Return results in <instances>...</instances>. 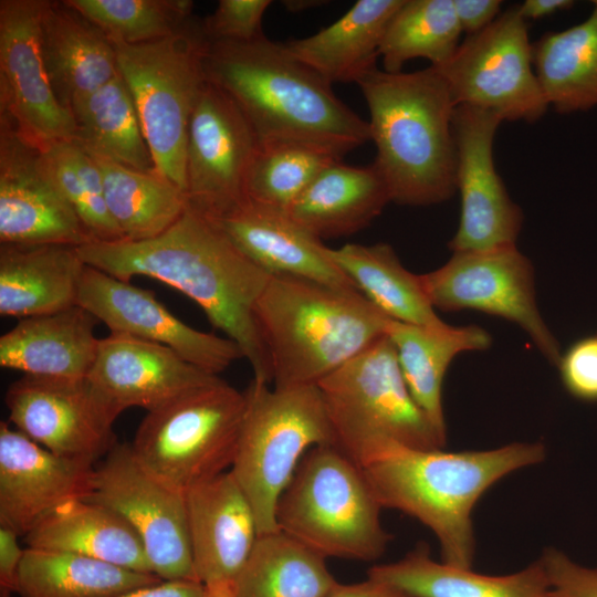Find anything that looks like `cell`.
Returning <instances> with one entry per match:
<instances>
[{
  "instance_id": "cell-5",
  "label": "cell",
  "mask_w": 597,
  "mask_h": 597,
  "mask_svg": "<svg viewBox=\"0 0 597 597\" xmlns=\"http://www.w3.org/2000/svg\"><path fill=\"white\" fill-rule=\"evenodd\" d=\"M254 317L276 388L317 385L386 336L390 320L359 291L271 276Z\"/></svg>"
},
{
  "instance_id": "cell-13",
  "label": "cell",
  "mask_w": 597,
  "mask_h": 597,
  "mask_svg": "<svg viewBox=\"0 0 597 597\" xmlns=\"http://www.w3.org/2000/svg\"><path fill=\"white\" fill-rule=\"evenodd\" d=\"M434 308L474 310L519 325L553 365L561 348L535 298L534 269L516 245L486 251L452 252L439 269L420 275Z\"/></svg>"
},
{
  "instance_id": "cell-4",
  "label": "cell",
  "mask_w": 597,
  "mask_h": 597,
  "mask_svg": "<svg viewBox=\"0 0 597 597\" xmlns=\"http://www.w3.org/2000/svg\"><path fill=\"white\" fill-rule=\"evenodd\" d=\"M357 85L370 115L373 164L391 201L430 206L451 199L457 192V106L440 74L432 66L409 73L376 67Z\"/></svg>"
},
{
  "instance_id": "cell-42",
  "label": "cell",
  "mask_w": 597,
  "mask_h": 597,
  "mask_svg": "<svg viewBox=\"0 0 597 597\" xmlns=\"http://www.w3.org/2000/svg\"><path fill=\"white\" fill-rule=\"evenodd\" d=\"M270 4V0H220L202 20L208 40L249 42L263 36L262 19Z\"/></svg>"
},
{
  "instance_id": "cell-44",
  "label": "cell",
  "mask_w": 597,
  "mask_h": 597,
  "mask_svg": "<svg viewBox=\"0 0 597 597\" xmlns=\"http://www.w3.org/2000/svg\"><path fill=\"white\" fill-rule=\"evenodd\" d=\"M549 589L561 597H597V567H586L559 549L547 547L540 557Z\"/></svg>"
},
{
  "instance_id": "cell-37",
  "label": "cell",
  "mask_w": 597,
  "mask_h": 597,
  "mask_svg": "<svg viewBox=\"0 0 597 597\" xmlns=\"http://www.w3.org/2000/svg\"><path fill=\"white\" fill-rule=\"evenodd\" d=\"M337 583L326 558L279 530L259 535L233 597H326Z\"/></svg>"
},
{
  "instance_id": "cell-10",
  "label": "cell",
  "mask_w": 597,
  "mask_h": 597,
  "mask_svg": "<svg viewBox=\"0 0 597 597\" xmlns=\"http://www.w3.org/2000/svg\"><path fill=\"white\" fill-rule=\"evenodd\" d=\"M247 396L222 379L147 411L132 450L160 481L186 493L233 464Z\"/></svg>"
},
{
  "instance_id": "cell-40",
  "label": "cell",
  "mask_w": 597,
  "mask_h": 597,
  "mask_svg": "<svg viewBox=\"0 0 597 597\" xmlns=\"http://www.w3.org/2000/svg\"><path fill=\"white\" fill-rule=\"evenodd\" d=\"M39 160L77 214L91 242L125 240L108 212L100 168L80 144L75 140L55 143L39 153Z\"/></svg>"
},
{
  "instance_id": "cell-9",
  "label": "cell",
  "mask_w": 597,
  "mask_h": 597,
  "mask_svg": "<svg viewBox=\"0 0 597 597\" xmlns=\"http://www.w3.org/2000/svg\"><path fill=\"white\" fill-rule=\"evenodd\" d=\"M244 392L247 410L229 471L261 535L279 531L276 505L304 454L334 439L317 385L276 388L252 379Z\"/></svg>"
},
{
  "instance_id": "cell-24",
  "label": "cell",
  "mask_w": 597,
  "mask_h": 597,
  "mask_svg": "<svg viewBox=\"0 0 597 597\" xmlns=\"http://www.w3.org/2000/svg\"><path fill=\"white\" fill-rule=\"evenodd\" d=\"M40 29L51 86L70 112L118 75L117 55L108 35L66 0H44Z\"/></svg>"
},
{
  "instance_id": "cell-17",
  "label": "cell",
  "mask_w": 597,
  "mask_h": 597,
  "mask_svg": "<svg viewBox=\"0 0 597 597\" xmlns=\"http://www.w3.org/2000/svg\"><path fill=\"white\" fill-rule=\"evenodd\" d=\"M4 400L14 428L61 458L94 467L116 443V418L86 378L23 375Z\"/></svg>"
},
{
  "instance_id": "cell-35",
  "label": "cell",
  "mask_w": 597,
  "mask_h": 597,
  "mask_svg": "<svg viewBox=\"0 0 597 597\" xmlns=\"http://www.w3.org/2000/svg\"><path fill=\"white\" fill-rule=\"evenodd\" d=\"M88 154L100 168L106 206L124 241H143L161 234L188 208L186 193L156 171L136 170Z\"/></svg>"
},
{
  "instance_id": "cell-51",
  "label": "cell",
  "mask_w": 597,
  "mask_h": 597,
  "mask_svg": "<svg viewBox=\"0 0 597 597\" xmlns=\"http://www.w3.org/2000/svg\"><path fill=\"white\" fill-rule=\"evenodd\" d=\"M12 593L7 589H0V597H11Z\"/></svg>"
},
{
  "instance_id": "cell-23",
  "label": "cell",
  "mask_w": 597,
  "mask_h": 597,
  "mask_svg": "<svg viewBox=\"0 0 597 597\" xmlns=\"http://www.w3.org/2000/svg\"><path fill=\"white\" fill-rule=\"evenodd\" d=\"M212 221L244 255L270 274L292 275L341 290L358 291L325 255L322 241L287 212L247 200Z\"/></svg>"
},
{
  "instance_id": "cell-47",
  "label": "cell",
  "mask_w": 597,
  "mask_h": 597,
  "mask_svg": "<svg viewBox=\"0 0 597 597\" xmlns=\"http://www.w3.org/2000/svg\"><path fill=\"white\" fill-rule=\"evenodd\" d=\"M118 597H207L203 586L192 580H161Z\"/></svg>"
},
{
  "instance_id": "cell-7",
  "label": "cell",
  "mask_w": 597,
  "mask_h": 597,
  "mask_svg": "<svg viewBox=\"0 0 597 597\" xmlns=\"http://www.w3.org/2000/svg\"><path fill=\"white\" fill-rule=\"evenodd\" d=\"M363 468L332 443L312 447L279 499L277 528L323 556L373 562L391 535Z\"/></svg>"
},
{
  "instance_id": "cell-12",
  "label": "cell",
  "mask_w": 597,
  "mask_h": 597,
  "mask_svg": "<svg viewBox=\"0 0 597 597\" xmlns=\"http://www.w3.org/2000/svg\"><path fill=\"white\" fill-rule=\"evenodd\" d=\"M119 515L139 537L151 570L163 580L198 582L191 557L186 493L167 485L118 443L95 468L87 498Z\"/></svg>"
},
{
  "instance_id": "cell-2",
  "label": "cell",
  "mask_w": 597,
  "mask_h": 597,
  "mask_svg": "<svg viewBox=\"0 0 597 597\" xmlns=\"http://www.w3.org/2000/svg\"><path fill=\"white\" fill-rule=\"evenodd\" d=\"M207 81L239 106L260 144L294 140L341 157L371 140L370 127L332 85L265 35L249 42H210Z\"/></svg>"
},
{
  "instance_id": "cell-31",
  "label": "cell",
  "mask_w": 597,
  "mask_h": 597,
  "mask_svg": "<svg viewBox=\"0 0 597 597\" xmlns=\"http://www.w3.org/2000/svg\"><path fill=\"white\" fill-rule=\"evenodd\" d=\"M24 542L27 547L76 553L153 573L134 530L115 512L88 499L71 500L54 509L24 536Z\"/></svg>"
},
{
  "instance_id": "cell-32",
  "label": "cell",
  "mask_w": 597,
  "mask_h": 597,
  "mask_svg": "<svg viewBox=\"0 0 597 597\" xmlns=\"http://www.w3.org/2000/svg\"><path fill=\"white\" fill-rule=\"evenodd\" d=\"M324 253L389 318L429 327L447 325L426 295L420 275L404 268L388 243L324 245Z\"/></svg>"
},
{
  "instance_id": "cell-8",
  "label": "cell",
  "mask_w": 597,
  "mask_h": 597,
  "mask_svg": "<svg viewBox=\"0 0 597 597\" xmlns=\"http://www.w3.org/2000/svg\"><path fill=\"white\" fill-rule=\"evenodd\" d=\"M111 41L156 172L186 193L188 125L207 81L205 55L209 40L202 20L192 17L175 34L147 43Z\"/></svg>"
},
{
  "instance_id": "cell-6",
  "label": "cell",
  "mask_w": 597,
  "mask_h": 597,
  "mask_svg": "<svg viewBox=\"0 0 597 597\" xmlns=\"http://www.w3.org/2000/svg\"><path fill=\"white\" fill-rule=\"evenodd\" d=\"M317 387L334 446L363 469L398 448L446 446L447 439L411 396L387 335Z\"/></svg>"
},
{
  "instance_id": "cell-34",
  "label": "cell",
  "mask_w": 597,
  "mask_h": 597,
  "mask_svg": "<svg viewBox=\"0 0 597 597\" xmlns=\"http://www.w3.org/2000/svg\"><path fill=\"white\" fill-rule=\"evenodd\" d=\"M153 573L76 553L27 547L18 574L20 597H118L161 582Z\"/></svg>"
},
{
  "instance_id": "cell-14",
  "label": "cell",
  "mask_w": 597,
  "mask_h": 597,
  "mask_svg": "<svg viewBox=\"0 0 597 597\" xmlns=\"http://www.w3.org/2000/svg\"><path fill=\"white\" fill-rule=\"evenodd\" d=\"M43 4L0 1V122L39 151L76 135L73 114L59 103L44 65Z\"/></svg>"
},
{
  "instance_id": "cell-30",
  "label": "cell",
  "mask_w": 597,
  "mask_h": 597,
  "mask_svg": "<svg viewBox=\"0 0 597 597\" xmlns=\"http://www.w3.org/2000/svg\"><path fill=\"white\" fill-rule=\"evenodd\" d=\"M386 335L391 341L408 389L447 439L442 385L452 360L464 352H481L491 346L490 334L475 325L429 327L389 320Z\"/></svg>"
},
{
  "instance_id": "cell-50",
  "label": "cell",
  "mask_w": 597,
  "mask_h": 597,
  "mask_svg": "<svg viewBox=\"0 0 597 597\" xmlns=\"http://www.w3.org/2000/svg\"><path fill=\"white\" fill-rule=\"evenodd\" d=\"M284 6L287 10L292 12L303 11L305 9H308L311 7H315L317 1H308V0H290V1H283Z\"/></svg>"
},
{
  "instance_id": "cell-29",
  "label": "cell",
  "mask_w": 597,
  "mask_h": 597,
  "mask_svg": "<svg viewBox=\"0 0 597 597\" xmlns=\"http://www.w3.org/2000/svg\"><path fill=\"white\" fill-rule=\"evenodd\" d=\"M368 577L409 597H543L549 590L540 558L516 573L485 575L437 562L423 543L399 561L370 567Z\"/></svg>"
},
{
  "instance_id": "cell-38",
  "label": "cell",
  "mask_w": 597,
  "mask_h": 597,
  "mask_svg": "<svg viewBox=\"0 0 597 597\" xmlns=\"http://www.w3.org/2000/svg\"><path fill=\"white\" fill-rule=\"evenodd\" d=\"M461 34L453 0H404L381 42L384 71L401 72L413 59L440 65L454 53Z\"/></svg>"
},
{
  "instance_id": "cell-28",
  "label": "cell",
  "mask_w": 597,
  "mask_h": 597,
  "mask_svg": "<svg viewBox=\"0 0 597 597\" xmlns=\"http://www.w3.org/2000/svg\"><path fill=\"white\" fill-rule=\"evenodd\" d=\"M404 0H358L317 33L283 42L286 51L331 85L357 82L376 69L387 28Z\"/></svg>"
},
{
  "instance_id": "cell-26",
  "label": "cell",
  "mask_w": 597,
  "mask_h": 597,
  "mask_svg": "<svg viewBox=\"0 0 597 597\" xmlns=\"http://www.w3.org/2000/svg\"><path fill=\"white\" fill-rule=\"evenodd\" d=\"M84 268L74 245L1 243V316L21 320L76 305Z\"/></svg>"
},
{
  "instance_id": "cell-43",
  "label": "cell",
  "mask_w": 597,
  "mask_h": 597,
  "mask_svg": "<svg viewBox=\"0 0 597 597\" xmlns=\"http://www.w3.org/2000/svg\"><path fill=\"white\" fill-rule=\"evenodd\" d=\"M566 390L577 399L597 401V335L584 337L557 364Z\"/></svg>"
},
{
  "instance_id": "cell-49",
  "label": "cell",
  "mask_w": 597,
  "mask_h": 597,
  "mask_svg": "<svg viewBox=\"0 0 597 597\" xmlns=\"http://www.w3.org/2000/svg\"><path fill=\"white\" fill-rule=\"evenodd\" d=\"M574 4L573 0H526L517 7L521 15L527 21L568 10Z\"/></svg>"
},
{
  "instance_id": "cell-21",
  "label": "cell",
  "mask_w": 597,
  "mask_h": 597,
  "mask_svg": "<svg viewBox=\"0 0 597 597\" xmlns=\"http://www.w3.org/2000/svg\"><path fill=\"white\" fill-rule=\"evenodd\" d=\"M86 379L117 418L133 407L157 409L219 377L193 366L166 346L111 332L100 339Z\"/></svg>"
},
{
  "instance_id": "cell-11",
  "label": "cell",
  "mask_w": 597,
  "mask_h": 597,
  "mask_svg": "<svg viewBox=\"0 0 597 597\" xmlns=\"http://www.w3.org/2000/svg\"><path fill=\"white\" fill-rule=\"evenodd\" d=\"M432 67L455 106L482 108L502 122L526 123L538 121L549 107L535 73L528 24L517 6L467 35L446 62Z\"/></svg>"
},
{
  "instance_id": "cell-36",
  "label": "cell",
  "mask_w": 597,
  "mask_h": 597,
  "mask_svg": "<svg viewBox=\"0 0 597 597\" xmlns=\"http://www.w3.org/2000/svg\"><path fill=\"white\" fill-rule=\"evenodd\" d=\"M71 112L76 123L74 140L88 153L136 170L156 171L134 100L119 73Z\"/></svg>"
},
{
  "instance_id": "cell-45",
  "label": "cell",
  "mask_w": 597,
  "mask_h": 597,
  "mask_svg": "<svg viewBox=\"0 0 597 597\" xmlns=\"http://www.w3.org/2000/svg\"><path fill=\"white\" fill-rule=\"evenodd\" d=\"M462 33L475 34L489 27L500 14L501 0H453Z\"/></svg>"
},
{
  "instance_id": "cell-41",
  "label": "cell",
  "mask_w": 597,
  "mask_h": 597,
  "mask_svg": "<svg viewBox=\"0 0 597 597\" xmlns=\"http://www.w3.org/2000/svg\"><path fill=\"white\" fill-rule=\"evenodd\" d=\"M109 39L142 44L170 36L192 17L189 0H66Z\"/></svg>"
},
{
  "instance_id": "cell-20",
  "label": "cell",
  "mask_w": 597,
  "mask_h": 597,
  "mask_svg": "<svg viewBox=\"0 0 597 597\" xmlns=\"http://www.w3.org/2000/svg\"><path fill=\"white\" fill-rule=\"evenodd\" d=\"M39 153L0 122V242L90 243L77 214L43 171Z\"/></svg>"
},
{
  "instance_id": "cell-16",
  "label": "cell",
  "mask_w": 597,
  "mask_h": 597,
  "mask_svg": "<svg viewBox=\"0 0 597 597\" xmlns=\"http://www.w3.org/2000/svg\"><path fill=\"white\" fill-rule=\"evenodd\" d=\"M452 123L461 210L449 249L475 252L514 245L524 217L494 165L493 145L502 119L489 111L459 105Z\"/></svg>"
},
{
  "instance_id": "cell-52",
  "label": "cell",
  "mask_w": 597,
  "mask_h": 597,
  "mask_svg": "<svg viewBox=\"0 0 597 597\" xmlns=\"http://www.w3.org/2000/svg\"><path fill=\"white\" fill-rule=\"evenodd\" d=\"M543 597H561V596L554 594V593L551 591V589H549Z\"/></svg>"
},
{
  "instance_id": "cell-46",
  "label": "cell",
  "mask_w": 597,
  "mask_h": 597,
  "mask_svg": "<svg viewBox=\"0 0 597 597\" xmlns=\"http://www.w3.org/2000/svg\"><path fill=\"white\" fill-rule=\"evenodd\" d=\"M19 535L0 526V589L17 593L18 574L25 548L18 542Z\"/></svg>"
},
{
  "instance_id": "cell-1",
  "label": "cell",
  "mask_w": 597,
  "mask_h": 597,
  "mask_svg": "<svg viewBox=\"0 0 597 597\" xmlns=\"http://www.w3.org/2000/svg\"><path fill=\"white\" fill-rule=\"evenodd\" d=\"M82 261L119 280L148 276L193 300L211 325L239 345L253 380L271 384L269 353L254 317L272 274L244 255L210 219L191 208L143 241L90 242Z\"/></svg>"
},
{
  "instance_id": "cell-39",
  "label": "cell",
  "mask_w": 597,
  "mask_h": 597,
  "mask_svg": "<svg viewBox=\"0 0 597 597\" xmlns=\"http://www.w3.org/2000/svg\"><path fill=\"white\" fill-rule=\"evenodd\" d=\"M342 158L327 148L304 142L260 144L247 179V198L287 212L314 178Z\"/></svg>"
},
{
  "instance_id": "cell-25",
  "label": "cell",
  "mask_w": 597,
  "mask_h": 597,
  "mask_svg": "<svg viewBox=\"0 0 597 597\" xmlns=\"http://www.w3.org/2000/svg\"><path fill=\"white\" fill-rule=\"evenodd\" d=\"M98 323L78 304L21 318L0 337V365L28 376L85 379L97 355Z\"/></svg>"
},
{
  "instance_id": "cell-18",
  "label": "cell",
  "mask_w": 597,
  "mask_h": 597,
  "mask_svg": "<svg viewBox=\"0 0 597 597\" xmlns=\"http://www.w3.org/2000/svg\"><path fill=\"white\" fill-rule=\"evenodd\" d=\"M77 304L111 332L166 346L213 375L244 358L237 343L190 327L170 313L151 291L86 264L78 284Z\"/></svg>"
},
{
  "instance_id": "cell-27",
  "label": "cell",
  "mask_w": 597,
  "mask_h": 597,
  "mask_svg": "<svg viewBox=\"0 0 597 597\" xmlns=\"http://www.w3.org/2000/svg\"><path fill=\"white\" fill-rule=\"evenodd\" d=\"M388 202V187L374 164L357 167L337 160L314 178L287 213L321 240L366 228Z\"/></svg>"
},
{
  "instance_id": "cell-48",
  "label": "cell",
  "mask_w": 597,
  "mask_h": 597,
  "mask_svg": "<svg viewBox=\"0 0 597 597\" xmlns=\"http://www.w3.org/2000/svg\"><path fill=\"white\" fill-rule=\"evenodd\" d=\"M326 597H409L399 589L368 577L355 584L337 583Z\"/></svg>"
},
{
  "instance_id": "cell-19",
  "label": "cell",
  "mask_w": 597,
  "mask_h": 597,
  "mask_svg": "<svg viewBox=\"0 0 597 597\" xmlns=\"http://www.w3.org/2000/svg\"><path fill=\"white\" fill-rule=\"evenodd\" d=\"M193 568L207 597H233L259 530L253 510L230 471L186 492Z\"/></svg>"
},
{
  "instance_id": "cell-22",
  "label": "cell",
  "mask_w": 597,
  "mask_h": 597,
  "mask_svg": "<svg viewBox=\"0 0 597 597\" xmlns=\"http://www.w3.org/2000/svg\"><path fill=\"white\" fill-rule=\"evenodd\" d=\"M93 465L61 458L0 422V526L25 536L61 504L87 499Z\"/></svg>"
},
{
  "instance_id": "cell-3",
  "label": "cell",
  "mask_w": 597,
  "mask_h": 597,
  "mask_svg": "<svg viewBox=\"0 0 597 597\" xmlns=\"http://www.w3.org/2000/svg\"><path fill=\"white\" fill-rule=\"evenodd\" d=\"M546 458L543 442H513L489 450L398 448L364 468L383 509L400 511L436 536L441 561L472 568V511L499 480Z\"/></svg>"
},
{
  "instance_id": "cell-33",
  "label": "cell",
  "mask_w": 597,
  "mask_h": 597,
  "mask_svg": "<svg viewBox=\"0 0 597 597\" xmlns=\"http://www.w3.org/2000/svg\"><path fill=\"white\" fill-rule=\"evenodd\" d=\"M589 17L533 43L535 73L549 106L557 113L597 106V1Z\"/></svg>"
},
{
  "instance_id": "cell-15",
  "label": "cell",
  "mask_w": 597,
  "mask_h": 597,
  "mask_svg": "<svg viewBox=\"0 0 597 597\" xmlns=\"http://www.w3.org/2000/svg\"><path fill=\"white\" fill-rule=\"evenodd\" d=\"M259 146V138L239 106L206 81L188 125V207L216 220L244 203L247 179Z\"/></svg>"
}]
</instances>
